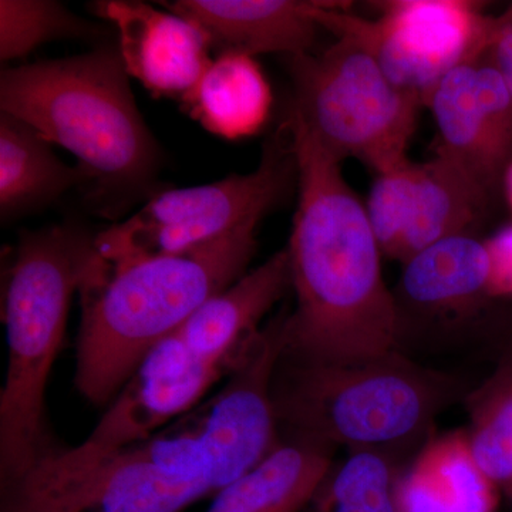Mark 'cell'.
Returning <instances> with one entry per match:
<instances>
[{
    "label": "cell",
    "mask_w": 512,
    "mask_h": 512,
    "mask_svg": "<svg viewBox=\"0 0 512 512\" xmlns=\"http://www.w3.org/2000/svg\"><path fill=\"white\" fill-rule=\"evenodd\" d=\"M286 123L299 198L286 248L296 305L286 318L284 355L352 363L393 352L399 308L384 282V255L365 202L346 183L342 160L291 116Z\"/></svg>",
    "instance_id": "1"
},
{
    "label": "cell",
    "mask_w": 512,
    "mask_h": 512,
    "mask_svg": "<svg viewBox=\"0 0 512 512\" xmlns=\"http://www.w3.org/2000/svg\"><path fill=\"white\" fill-rule=\"evenodd\" d=\"M256 227L183 254L103 264L94 252L80 285L74 386L87 402H113L138 363L192 313L247 274Z\"/></svg>",
    "instance_id": "2"
},
{
    "label": "cell",
    "mask_w": 512,
    "mask_h": 512,
    "mask_svg": "<svg viewBox=\"0 0 512 512\" xmlns=\"http://www.w3.org/2000/svg\"><path fill=\"white\" fill-rule=\"evenodd\" d=\"M0 111L79 160L104 210L153 187L161 151L138 110L119 49L8 67Z\"/></svg>",
    "instance_id": "3"
},
{
    "label": "cell",
    "mask_w": 512,
    "mask_h": 512,
    "mask_svg": "<svg viewBox=\"0 0 512 512\" xmlns=\"http://www.w3.org/2000/svg\"><path fill=\"white\" fill-rule=\"evenodd\" d=\"M93 239L74 225H56L26 232L13 254L3 293L8 369L0 392V484L56 443L46 424V386Z\"/></svg>",
    "instance_id": "4"
},
{
    "label": "cell",
    "mask_w": 512,
    "mask_h": 512,
    "mask_svg": "<svg viewBox=\"0 0 512 512\" xmlns=\"http://www.w3.org/2000/svg\"><path fill=\"white\" fill-rule=\"evenodd\" d=\"M453 394L450 380L397 350L352 363L284 355L272 384L281 433L350 450H382L414 439Z\"/></svg>",
    "instance_id": "5"
},
{
    "label": "cell",
    "mask_w": 512,
    "mask_h": 512,
    "mask_svg": "<svg viewBox=\"0 0 512 512\" xmlns=\"http://www.w3.org/2000/svg\"><path fill=\"white\" fill-rule=\"evenodd\" d=\"M289 116L338 157H355L375 173L407 158L423 101L387 76L355 37L336 36L320 53L289 56Z\"/></svg>",
    "instance_id": "6"
},
{
    "label": "cell",
    "mask_w": 512,
    "mask_h": 512,
    "mask_svg": "<svg viewBox=\"0 0 512 512\" xmlns=\"http://www.w3.org/2000/svg\"><path fill=\"white\" fill-rule=\"evenodd\" d=\"M295 181L298 170L285 123L266 141L255 171L154 195L126 221L94 235V252L110 266L183 254L239 229L258 227Z\"/></svg>",
    "instance_id": "7"
},
{
    "label": "cell",
    "mask_w": 512,
    "mask_h": 512,
    "mask_svg": "<svg viewBox=\"0 0 512 512\" xmlns=\"http://www.w3.org/2000/svg\"><path fill=\"white\" fill-rule=\"evenodd\" d=\"M212 498L137 444H53L19 477L0 484V512H183Z\"/></svg>",
    "instance_id": "8"
},
{
    "label": "cell",
    "mask_w": 512,
    "mask_h": 512,
    "mask_svg": "<svg viewBox=\"0 0 512 512\" xmlns=\"http://www.w3.org/2000/svg\"><path fill=\"white\" fill-rule=\"evenodd\" d=\"M379 19L349 15L346 3L329 2L322 28L355 37L379 60L387 76L426 104L437 83L487 49L491 16L467 0H392Z\"/></svg>",
    "instance_id": "9"
},
{
    "label": "cell",
    "mask_w": 512,
    "mask_h": 512,
    "mask_svg": "<svg viewBox=\"0 0 512 512\" xmlns=\"http://www.w3.org/2000/svg\"><path fill=\"white\" fill-rule=\"evenodd\" d=\"M426 106L439 133L437 154L491 197L512 160V96L487 52L447 73Z\"/></svg>",
    "instance_id": "10"
},
{
    "label": "cell",
    "mask_w": 512,
    "mask_h": 512,
    "mask_svg": "<svg viewBox=\"0 0 512 512\" xmlns=\"http://www.w3.org/2000/svg\"><path fill=\"white\" fill-rule=\"evenodd\" d=\"M239 360L201 359L174 332L148 350L86 441L121 448L148 439L198 406Z\"/></svg>",
    "instance_id": "11"
},
{
    "label": "cell",
    "mask_w": 512,
    "mask_h": 512,
    "mask_svg": "<svg viewBox=\"0 0 512 512\" xmlns=\"http://www.w3.org/2000/svg\"><path fill=\"white\" fill-rule=\"evenodd\" d=\"M96 13L119 33L128 76L157 97L183 100L210 66L208 36L190 20L136 0L96 3Z\"/></svg>",
    "instance_id": "12"
},
{
    "label": "cell",
    "mask_w": 512,
    "mask_h": 512,
    "mask_svg": "<svg viewBox=\"0 0 512 512\" xmlns=\"http://www.w3.org/2000/svg\"><path fill=\"white\" fill-rule=\"evenodd\" d=\"M170 12L190 20L221 53L312 52L320 30L319 0H177L161 3Z\"/></svg>",
    "instance_id": "13"
},
{
    "label": "cell",
    "mask_w": 512,
    "mask_h": 512,
    "mask_svg": "<svg viewBox=\"0 0 512 512\" xmlns=\"http://www.w3.org/2000/svg\"><path fill=\"white\" fill-rule=\"evenodd\" d=\"M288 289L291 266L288 251L282 249L208 299L177 330L178 336L201 359L238 362Z\"/></svg>",
    "instance_id": "14"
},
{
    "label": "cell",
    "mask_w": 512,
    "mask_h": 512,
    "mask_svg": "<svg viewBox=\"0 0 512 512\" xmlns=\"http://www.w3.org/2000/svg\"><path fill=\"white\" fill-rule=\"evenodd\" d=\"M335 450L311 437L281 433L274 450L215 495L205 512H301L328 476Z\"/></svg>",
    "instance_id": "15"
},
{
    "label": "cell",
    "mask_w": 512,
    "mask_h": 512,
    "mask_svg": "<svg viewBox=\"0 0 512 512\" xmlns=\"http://www.w3.org/2000/svg\"><path fill=\"white\" fill-rule=\"evenodd\" d=\"M500 493L474 460L466 430L451 431L427 441L397 478V512H497Z\"/></svg>",
    "instance_id": "16"
},
{
    "label": "cell",
    "mask_w": 512,
    "mask_h": 512,
    "mask_svg": "<svg viewBox=\"0 0 512 512\" xmlns=\"http://www.w3.org/2000/svg\"><path fill=\"white\" fill-rule=\"evenodd\" d=\"M84 184H89V177L79 165L64 164L35 128L0 111L2 222L42 210L70 188Z\"/></svg>",
    "instance_id": "17"
},
{
    "label": "cell",
    "mask_w": 512,
    "mask_h": 512,
    "mask_svg": "<svg viewBox=\"0 0 512 512\" xmlns=\"http://www.w3.org/2000/svg\"><path fill=\"white\" fill-rule=\"evenodd\" d=\"M181 101L185 111L205 130L227 140H239L254 136L265 126L272 93L254 57L231 52L212 59Z\"/></svg>",
    "instance_id": "18"
},
{
    "label": "cell",
    "mask_w": 512,
    "mask_h": 512,
    "mask_svg": "<svg viewBox=\"0 0 512 512\" xmlns=\"http://www.w3.org/2000/svg\"><path fill=\"white\" fill-rule=\"evenodd\" d=\"M490 198L470 175L440 154L417 163L409 217L396 261L404 264L441 239L471 232Z\"/></svg>",
    "instance_id": "19"
},
{
    "label": "cell",
    "mask_w": 512,
    "mask_h": 512,
    "mask_svg": "<svg viewBox=\"0 0 512 512\" xmlns=\"http://www.w3.org/2000/svg\"><path fill=\"white\" fill-rule=\"evenodd\" d=\"M490 258L471 232L441 239L403 264L400 288L414 305L453 309L490 299Z\"/></svg>",
    "instance_id": "20"
},
{
    "label": "cell",
    "mask_w": 512,
    "mask_h": 512,
    "mask_svg": "<svg viewBox=\"0 0 512 512\" xmlns=\"http://www.w3.org/2000/svg\"><path fill=\"white\" fill-rule=\"evenodd\" d=\"M471 454L500 491L512 495V359L470 397Z\"/></svg>",
    "instance_id": "21"
},
{
    "label": "cell",
    "mask_w": 512,
    "mask_h": 512,
    "mask_svg": "<svg viewBox=\"0 0 512 512\" xmlns=\"http://www.w3.org/2000/svg\"><path fill=\"white\" fill-rule=\"evenodd\" d=\"M397 478L382 450H352L333 463L313 498V512H397Z\"/></svg>",
    "instance_id": "22"
},
{
    "label": "cell",
    "mask_w": 512,
    "mask_h": 512,
    "mask_svg": "<svg viewBox=\"0 0 512 512\" xmlns=\"http://www.w3.org/2000/svg\"><path fill=\"white\" fill-rule=\"evenodd\" d=\"M99 33V28L92 23L52 0L0 2V59L3 62L25 57L46 42Z\"/></svg>",
    "instance_id": "23"
},
{
    "label": "cell",
    "mask_w": 512,
    "mask_h": 512,
    "mask_svg": "<svg viewBox=\"0 0 512 512\" xmlns=\"http://www.w3.org/2000/svg\"><path fill=\"white\" fill-rule=\"evenodd\" d=\"M417 163L409 160L376 174L365 202L370 227L384 256L397 258L409 217L410 198L416 183Z\"/></svg>",
    "instance_id": "24"
},
{
    "label": "cell",
    "mask_w": 512,
    "mask_h": 512,
    "mask_svg": "<svg viewBox=\"0 0 512 512\" xmlns=\"http://www.w3.org/2000/svg\"><path fill=\"white\" fill-rule=\"evenodd\" d=\"M490 258V299L512 298V222L484 239Z\"/></svg>",
    "instance_id": "25"
},
{
    "label": "cell",
    "mask_w": 512,
    "mask_h": 512,
    "mask_svg": "<svg viewBox=\"0 0 512 512\" xmlns=\"http://www.w3.org/2000/svg\"><path fill=\"white\" fill-rule=\"evenodd\" d=\"M485 52L503 76L512 96V5L491 20Z\"/></svg>",
    "instance_id": "26"
},
{
    "label": "cell",
    "mask_w": 512,
    "mask_h": 512,
    "mask_svg": "<svg viewBox=\"0 0 512 512\" xmlns=\"http://www.w3.org/2000/svg\"><path fill=\"white\" fill-rule=\"evenodd\" d=\"M501 190H503L505 200H507L508 207L512 212V160L505 168L503 180H501Z\"/></svg>",
    "instance_id": "27"
}]
</instances>
